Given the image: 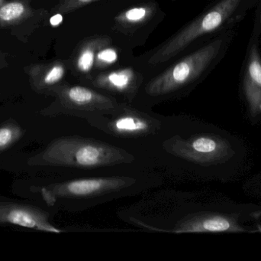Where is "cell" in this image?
<instances>
[{
	"label": "cell",
	"mask_w": 261,
	"mask_h": 261,
	"mask_svg": "<svg viewBox=\"0 0 261 261\" xmlns=\"http://www.w3.org/2000/svg\"><path fill=\"white\" fill-rule=\"evenodd\" d=\"M31 87L41 94L49 95L50 90L59 85L65 75V66L61 61L50 64H34L24 68Z\"/></svg>",
	"instance_id": "30bf717a"
},
{
	"label": "cell",
	"mask_w": 261,
	"mask_h": 261,
	"mask_svg": "<svg viewBox=\"0 0 261 261\" xmlns=\"http://www.w3.org/2000/svg\"><path fill=\"white\" fill-rule=\"evenodd\" d=\"M96 0H61L58 6L54 8L55 13H69Z\"/></svg>",
	"instance_id": "2e32d148"
},
{
	"label": "cell",
	"mask_w": 261,
	"mask_h": 261,
	"mask_svg": "<svg viewBox=\"0 0 261 261\" xmlns=\"http://www.w3.org/2000/svg\"><path fill=\"white\" fill-rule=\"evenodd\" d=\"M175 233H261V208L228 201L189 216Z\"/></svg>",
	"instance_id": "3957f363"
},
{
	"label": "cell",
	"mask_w": 261,
	"mask_h": 261,
	"mask_svg": "<svg viewBox=\"0 0 261 261\" xmlns=\"http://www.w3.org/2000/svg\"><path fill=\"white\" fill-rule=\"evenodd\" d=\"M135 182L125 177L89 178L37 187L36 190L47 205L53 206L58 199L87 200L118 193Z\"/></svg>",
	"instance_id": "8992f818"
},
{
	"label": "cell",
	"mask_w": 261,
	"mask_h": 261,
	"mask_svg": "<svg viewBox=\"0 0 261 261\" xmlns=\"http://www.w3.org/2000/svg\"><path fill=\"white\" fill-rule=\"evenodd\" d=\"M25 134V130L15 119L9 118L0 124V154L16 145Z\"/></svg>",
	"instance_id": "4fadbf2b"
},
{
	"label": "cell",
	"mask_w": 261,
	"mask_h": 261,
	"mask_svg": "<svg viewBox=\"0 0 261 261\" xmlns=\"http://www.w3.org/2000/svg\"><path fill=\"white\" fill-rule=\"evenodd\" d=\"M130 153L114 146L79 136L54 139L44 150L28 159L30 167H71L90 169L130 162Z\"/></svg>",
	"instance_id": "7a4b0ae2"
},
{
	"label": "cell",
	"mask_w": 261,
	"mask_h": 261,
	"mask_svg": "<svg viewBox=\"0 0 261 261\" xmlns=\"http://www.w3.org/2000/svg\"><path fill=\"white\" fill-rule=\"evenodd\" d=\"M63 16L61 14L56 13V15H54L51 18H50V24L53 26H57L62 21Z\"/></svg>",
	"instance_id": "d6986e66"
},
{
	"label": "cell",
	"mask_w": 261,
	"mask_h": 261,
	"mask_svg": "<svg viewBox=\"0 0 261 261\" xmlns=\"http://www.w3.org/2000/svg\"><path fill=\"white\" fill-rule=\"evenodd\" d=\"M148 12L149 9L147 8H133L122 14L119 16V20L128 23L138 22L147 18Z\"/></svg>",
	"instance_id": "e0dca14e"
},
{
	"label": "cell",
	"mask_w": 261,
	"mask_h": 261,
	"mask_svg": "<svg viewBox=\"0 0 261 261\" xmlns=\"http://www.w3.org/2000/svg\"><path fill=\"white\" fill-rule=\"evenodd\" d=\"M221 45L222 41L217 40L181 60L147 84V94L165 96L193 82L214 59Z\"/></svg>",
	"instance_id": "5b68a950"
},
{
	"label": "cell",
	"mask_w": 261,
	"mask_h": 261,
	"mask_svg": "<svg viewBox=\"0 0 261 261\" xmlns=\"http://www.w3.org/2000/svg\"><path fill=\"white\" fill-rule=\"evenodd\" d=\"M244 88L250 114L256 119L261 115V63L255 50L251 52Z\"/></svg>",
	"instance_id": "8fae6325"
},
{
	"label": "cell",
	"mask_w": 261,
	"mask_h": 261,
	"mask_svg": "<svg viewBox=\"0 0 261 261\" xmlns=\"http://www.w3.org/2000/svg\"><path fill=\"white\" fill-rule=\"evenodd\" d=\"M96 128L117 137L138 138L155 134L161 122L148 114L125 107H119L110 114L90 123Z\"/></svg>",
	"instance_id": "ba28073f"
},
{
	"label": "cell",
	"mask_w": 261,
	"mask_h": 261,
	"mask_svg": "<svg viewBox=\"0 0 261 261\" xmlns=\"http://www.w3.org/2000/svg\"><path fill=\"white\" fill-rule=\"evenodd\" d=\"M6 3V0H0V6H3Z\"/></svg>",
	"instance_id": "44dd1931"
},
{
	"label": "cell",
	"mask_w": 261,
	"mask_h": 261,
	"mask_svg": "<svg viewBox=\"0 0 261 261\" xmlns=\"http://www.w3.org/2000/svg\"><path fill=\"white\" fill-rule=\"evenodd\" d=\"M134 75L130 70H118L98 78L96 84L102 88L118 92H126L133 84Z\"/></svg>",
	"instance_id": "5bb4252c"
},
{
	"label": "cell",
	"mask_w": 261,
	"mask_h": 261,
	"mask_svg": "<svg viewBox=\"0 0 261 261\" xmlns=\"http://www.w3.org/2000/svg\"><path fill=\"white\" fill-rule=\"evenodd\" d=\"M47 211L35 205L0 202V225H12L49 233H61L54 226Z\"/></svg>",
	"instance_id": "9c48e42d"
},
{
	"label": "cell",
	"mask_w": 261,
	"mask_h": 261,
	"mask_svg": "<svg viewBox=\"0 0 261 261\" xmlns=\"http://www.w3.org/2000/svg\"><path fill=\"white\" fill-rule=\"evenodd\" d=\"M53 103L40 111L44 116L60 115L84 118L89 123L113 113L119 104L116 100L83 86L59 85L50 90Z\"/></svg>",
	"instance_id": "277c9868"
},
{
	"label": "cell",
	"mask_w": 261,
	"mask_h": 261,
	"mask_svg": "<svg viewBox=\"0 0 261 261\" xmlns=\"http://www.w3.org/2000/svg\"><path fill=\"white\" fill-rule=\"evenodd\" d=\"M118 55L114 49H107L100 51L97 54V58L99 61L106 64H111L117 60Z\"/></svg>",
	"instance_id": "ac0fdd59"
},
{
	"label": "cell",
	"mask_w": 261,
	"mask_h": 261,
	"mask_svg": "<svg viewBox=\"0 0 261 261\" xmlns=\"http://www.w3.org/2000/svg\"><path fill=\"white\" fill-rule=\"evenodd\" d=\"M167 151L192 163L213 169L228 179L244 170L247 151L243 142L224 130L198 133L167 142Z\"/></svg>",
	"instance_id": "6da1fadb"
},
{
	"label": "cell",
	"mask_w": 261,
	"mask_h": 261,
	"mask_svg": "<svg viewBox=\"0 0 261 261\" xmlns=\"http://www.w3.org/2000/svg\"><path fill=\"white\" fill-rule=\"evenodd\" d=\"M241 0H222L169 40L149 59V64L164 63L182 52L192 41L217 29L234 12Z\"/></svg>",
	"instance_id": "52a82bcc"
},
{
	"label": "cell",
	"mask_w": 261,
	"mask_h": 261,
	"mask_svg": "<svg viewBox=\"0 0 261 261\" xmlns=\"http://www.w3.org/2000/svg\"><path fill=\"white\" fill-rule=\"evenodd\" d=\"M96 45V44H89L81 51L76 61V66L81 72H89L93 67L94 64Z\"/></svg>",
	"instance_id": "9a60e30c"
},
{
	"label": "cell",
	"mask_w": 261,
	"mask_h": 261,
	"mask_svg": "<svg viewBox=\"0 0 261 261\" xmlns=\"http://www.w3.org/2000/svg\"><path fill=\"white\" fill-rule=\"evenodd\" d=\"M8 62L6 60V55L0 51V70L7 67Z\"/></svg>",
	"instance_id": "ffe728a7"
},
{
	"label": "cell",
	"mask_w": 261,
	"mask_h": 261,
	"mask_svg": "<svg viewBox=\"0 0 261 261\" xmlns=\"http://www.w3.org/2000/svg\"><path fill=\"white\" fill-rule=\"evenodd\" d=\"M32 9L26 0L6 2L0 6V26L10 27L19 24L32 16Z\"/></svg>",
	"instance_id": "7c38bea8"
}]
</instances>
